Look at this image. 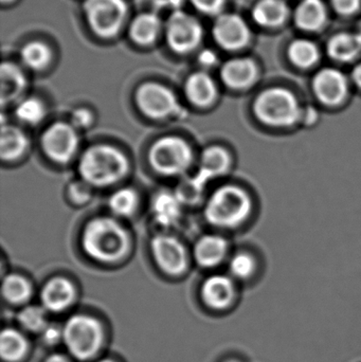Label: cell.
Here are the masks:
<instances>
[{"mask_svg": "<svg viewBox=\"0 0 361 362\" xmlns=\"http://www.w3.org/2000/svg\"><path fill=\"white\" fill-rule=\"evenodd\" d=\"M184 208L175 192L161 191L153 198L150 212L159 227L171 229L179 223Z\"/></svg>", "mask_w": 361, "mask_h": 362, "instance_id": "14", "label": "cell"}, {"mask_svg": "<svg viewBox=\"0 0 361 362\" xmlns=\"http://www.w3.org/2000/svg\"><path fill=\"white\" fill-rule=\"evenodd\" d=\"M2 2H10V1H12V0H1Z\"/></svg>", "mask_w": 361, "mask_h": 362, "instance_id": "45", "label": "cell"}, {"mask_svg": "<svg viewBox=\"0 0 361 362\" xmlns=\"http://www.w3.org/2000/svg\"><path fill=\"white\" fill-rule=\"evenodd\" d=\"M42 339L46 344H55L59 339H63V329L55 325H47L42 331Z\"/></svg>", "mask_w": 361, "mask_h": 362, "instance_id": "39", "label": "cell"}, {"mask_svg": "<svg viewBox=\"0 0 361 362\" xmlns=\"http://www.w3.org/2000/svg\"><path fill=\"white\" fill-rule=\"evenodd\" d=\"M220 76L230 88H247L256 81V64L249 59H231L223 66Z\"/></svg>", "mask_w": 361, "mask_h": 362, "instance_id": "20", "label": "cell"}, {"mask_svg": "<svg viewBox=\"0 0 361 362\" xmlns=\"http://www.w3.org/2000/svg\"><path fill=\"white\" fill-rule=\"evenodd\" d=\"M169 46L177 53L194 50L203 38V28L192 15L176 11L170 16L165 28Z\"/></svg>", "mask_w": 361, "mask_h": 362, "instance_id": "11", "label": "cell"}, {"mask_svg": "<svg viewBox=\"0 0 361 362\" xmlns=\"http://www.w3.org/2000/svg\"><path fill=\"white\" fill-rule=\"evenodd\" d=\"M360 0H333L335 8L341 14H351L360 6Z\"/></svg>", "mask_w": 361, "mask_h": 362, "instance_id": "40", "label": "cell"}, {"mask_svg": "<svg viewBox=\"0 0 361 362\" xmlns=\"http://www.w3.org/2000/svg\"><path fill=\"white\" fill-rule=\"evenodd\" d=\"M2 296L12 304L27 302L32 295V286L27 278L18 274H8L2 279Z\"/></svg>", "mask_w": 361, "mask_h": 362, "instance_id": "28", "label": "cell"}, {"mask_svg": "<svg viewBox=\"0 0 361 362\" xmlns=\"http://www.w3.org/2000/svg\"><path fill=\"white\" fill-rule=\"evenodd\" d=\"M206 187L207 185L194 175L193 177L184 178L177 185L175 193L184 206H194L203 199Z\"/></svg>", "mask_w": 361, "mask_h": 362, "instance_id": "33", "label": "cell"}, {"mask_svg": "<svg viewBox=\"0 0 361 362\" xmlns=\"http://www.w3.org/2000/svg\"><path fill=\"white\" fill-rule=\"evenodd\" d=\"M27 351V341L19 332L13 329H4L0 337V353L6 361H17L23 358Z\"/></svg>", "mask_w": 361, "mask_h": 362, "instance_id": "30", "label": "cell"}, {"mask_svg": "<svg viewBox=\"0 0 361 362\" xmlns=\"http://www.w3.org/2000/svg\"><path fill=\"white\" fill-rule=\"evenodd\" d=\"M69 123L76 131H85L93 127L95 123V115L88 108H76L70 112Z\"/></svg>", "mask_w": 361, "mask_h": 362, "instance_id": "37", "label": "cell"}, {"mask_svg": "<svg viewBox=\"0 0 361 362\" xmlns=\"http://www.w3.org/2000/svg\"><path fill=\"white\" fill-rule=\"evenodd\" d=\"M135 100L140 112L152 120L179 118L184 114L175 93L159 83L142 84L136 91Z\"/></svg>", "mask_w": 361, "mask_h": 362, "instance_id": "7", "label": "cell"}, {"mask_svg": "<svg viewBox=\"0 0 361 362\" xmlns=\"http://www.w3.org/2000/svg\"><path fill=\"white\" fill-rule=\"evenodd\" d=\"M76 298L74 285L64 276H54L44 285L40 293L45 310L59 313L69 308Z\"/></svg>", "mask_w": 361, "mask_h": 362, "instance_id": "15", "label": "cell"}, {"mask_svg": "<svg viewBox=\"0 0 361 362\" xmlns=\"http://www.w3.org/2000/svg\"><path fill=\"white\" fill-rule=\"evenodd\" d=\"M251 210V198L247 192L237 185H226L209 196L203 215L214 227L235 228L248 218Z\"/></svg>", "mask_w": 361, "mask_h": 362, "instance_id": "3", "label": "cell"}, {"mask_svg": "<svg viewBox=\"0 0 361 362\" xmlns=\"http://www.w3.org/2000/svg\"><path fill=\"white\" fill-rule=\"evenodd\" d=\"M21 59L31 69H44L50 62L51 51L42 42H29L21 50Z\"/></svg>", "mask_w": 361, "mask_h": 362, "instance_id": "32", "label": "cell"}, {"mask_svg": "<svg viewBox=\"0 0 361 362\" xmlns=\"http://www.w3.org/2000/svg\"><path fill=\"white\" fill-rule=\"evenodd\" d=\"M99 362H114V361H99Z\"/></svg>", "mask_w": 361, "mask_h": 362, "instance_id": "46", "label": "cell"}, {"mask_svg": "<svg viewBox=\"0 0 361 362\" xmlns=\"http://www.w3.org/2000/svg\"><path fill=\"white\" fill-rule=\"evenodd\" d=\"M187 99L197 107H208L215 101L218 88L213 78L206 72L191 74L184 85Z\"/></svg>", "mask_w": 361, "mask_h": 362, "instance_id": "19", "label": "cell"}, {"mask_svg": "<svg viewBox=\"0 0 361 362\" xmlns=\"http://www.w3.org/2000/svg\"><path fill=\"white\" fill-rule=\"evenodd\" d=\"M193 6L206 14H214L222 8L225 0H191Z\"/></svg>", "mask_w": 361, "mask_h": 362, "instance_id": "38", "label": "cell"}, {"mask_svg": "<svg viewBox=\"0 0 361 362\" xmlns=\"http://www.w3.org/2000/svg\"><path fill=\"white\" fill-rule=\"evenodd\" d=\"M358 35H360L361 37V27H360V33H358Z\"/></svg>", "mask_w": 361, "mask_h": 362, "instance_id": "47", "label": "cell"}, {"mask_svg": "<svg viewBox=\"0 0 361 362\" xmlns=\"http://www.w3.org/2000/svg\"><path fill=\"white\" fill-rule=\"evenodd\" d=\"M78 131L69 122L49 125L40 137V148L45 156L57 165L70 163L78 153Z\"/></svg>", "mask_w": 361, "mask_h": 362, "instance_id": "9", "label": "cell"}, {"mask_svg": "<svg viewBox=\"0 0 361 362\" xmlns=\"http://www.w3.org/2000/svg\"><path fill=\"white\" fill-rule=\"evenodd\" d=\"M328 50L337 61H350L361 50V37L358 34H337L329 42Z\"/></svg>", "mask_w": 361, "mask_h": 362, "instance_id": "26", "label": "cell"}, {"mask_svg": "<svg viewBox=\"0 0 361 362\" xmlns=\"http://www.w3.org/2000/svg\"><path fill=\"white\" fill-rule=\"evenodd\" d=\"M129 171L126 155L110 144L89 146L78 161V176L93 189L112 187L124 180Z\"/></svg>", "mask_w": 361, "mask_h": 362, "instance_id": "2", "label": "cell"}, {"mask_svg": "<svg viewBox=\"0 0 361 362\" xmlns=\"http://www.w3.org/2000/svg\"><path fill=\"white\" fill-rule=\"evenodd\" d=\"M216 42L228 50H237L247 44L249 30L245 21L235 14H224L216 19L213 25Z\"/></svg>", "mask_w": 361, "mask_h": 362, "instance_id": "12", "label": "cell"}, {"mask_svg": "<svg viewBox=\"0 0 361 362\" xmlns=\"http://www.w3.org/2000/svg\"><path fill=\"white\" fill-rule=\"evenodd\" d=\"M229 270L235 278L239 279V280H245L251 276L256 270V262H254V257L248 253H237L231 257Z\"/></svg>", "mask_w": 361, "mask_h": 362, "instance_id": "35", "label": "cell"}, {"mask_svg": "<svg viewBox=\"0 0 361 362\" xmlns=\"http://www.w3.org/2000/svg\"><path fill=\"white\" fill-rule=\"evenodd\" d=\"M316 118H317V112L314 110H309L305 114V121L307 123H314L315 122Z\"/></svg>", "mask_w": 361, "mask_h": 362, "instance_id": "43", "label": "cell"}, {"mask_svg": "<svg viewBox=\"0 0 361 362\" xmlns=\"http://www.w3.org/2000/svg\"><path fill=\"white\" fill-rule=\"evenodd\" d=\"M81 244L87 257L103 264H112L126 257L131 238L122 223L107 216L95 217L83 230Z\"/></svg>", "mask_w": 361, "mask_h": 362, "instance_id": "1", "label": "cell"}, {"mask_svg": "<svg viewBox=\"0 0 361 362\" xmlns=\"http://www.w3.org/2000/svg\"><path fill=\"white\" fill-rule=\"evenodd\" d=\"M201 62L203 65L205 66H212L215 64L216 57L214 55L213 52H210V51H206V52L201 53Z\"/></svg>", "mask_w": 361, "mask_h": 362, "instance_id": "41", "label": "cell"}, {"mask_svg": "<svg viewBox=\"0 0 361 362\" xmlns=\"http://www.w3.org/2000/svg\"><path fill=\"white\" fill-rule=\"evenodd\" d=\"M313 86L319 101L326 105H338L348 93L347 78L338 70L331 68L321 70L315 76Z\"/></svg>", "mask_w": 361, "mask_h": 362, "instance_id": "13", "label": "cell"}, {"mask_svg": "<svg viewBox=\"0 0 361 362\" xmlns=\"http://www.w3.org/2000/svg\"><path fill=\"white\" fill-rule=\"evenodd\" d=\"M228 253V243L218 234L201 236L194 246L195 261L201 268H214L220 265Z\"/></svg>", "mask_w": 361, "mask_h": 362, "instance_id": "18", "label": "cell"}, {"mask_svg": "<svg viewBox=\"0 0 361 362\" xmlns=\"http://www.w3.org/2000/svg\"><path fill=\"white\" fill-rule=\"evenodd\" d=\"M231 156L226 148L213 146L205 148L199 160L196 177L206 185L210 180L225 175L230 169Z\"/></svg>", "mask_w": 361, "mask_h": 362, "instance_id": "16", "label": "cell"}, {"mask_svg": "<svg viewBox=\"0 0 361 362\" xmlns=\"http://www.w3.org/2000/svg\"><path fill=\"white\" fill-rule=\"evenodd\" d=\"M139 196L133 187H121L107 200L108 209L117 217H131L137 210Z\"/></svg>", "mask_w": 361, "mask_h": 362, "instance_id": "27", "label": "cell"}, {"mask_svg": "<svg viewBox=\"0 0 361 362\" xmlns=\"http://www.w3.org/2000/svg\"><path fill=\"white\" fill-rule=\"evenodd\" d=\"M84 12L91 30L101 37L110 38L120 31L127 6L124 0H86Z\"/></svg>", "mask_w": 361, "mask_h": 362, "instance_id": "8", "label": "cell"}, {"mask_svg": "<svg viewBox=\"0 0 361 362\" xmlns=\"http://www.w3.org/2000/svg\"><path fill=\"white\" fill-rule=\"evenodd\" d=\"M231 362H237V361H231Z\"/></svg>", "mask_w": 361, "mask_h": 362, "instance_id": "48", "label": "cell"}, {"mask_svg": "<svg viewBox=\"0 0 361 362\" xmlns=\"http://www.w3.org/2000/svg\"><path fill=\"white\" fill-rule=\"evenodd\" d=\"M254 110L261 122L275 127H292L302 118L298 100L284 88L263 91L254 102Z\"/></svg>", "mask_w": 361, "mask_h": 362, "instance_id": "5", "label": "cell"}, {"mask_svg": "<svg viewBox=\"0 0 361 362\" xmlns=\"http://www.w3.org/2000/svg\"><path fill=\"white\" fill-rule=\"evenodd\" d=\"M286 15L288 8L282 0H260L252 12L254 21L264 27L281 25Z\"/></svg>", "mask_w": 361, "mask_h": 362, "instance_id": "25", "label": "cell"}, {"mask_svg": "<svg viewBox=\"0 0 361 362\" xmlns=\"http://www.w3.org/2000/svg\"><path fill=\"white\" fill-rule=\"evenodd\" d=\"M148 160L155 173L167 177L184 175L194 163L188 141L177 136H165L150 146Z\"/></svg>", "mask_w": 361, "mask_h": 362, "instance_id": "4", "label": "cell"}, {"mask_svg": "<svg viewBox=\"0 0 361 362\" xmlns=\"http://www.w3.org/2000/svg\"><path fill=\"white\" fill-rule=\"evenodd\" d=\"M46 362H69L67 359L64 356H61V355H52V356L49 357L47 359Z\"/></svg>", "mask_w": 361, "mask_h": 362, "instance_id": "44", "label": "cell"}, {"mask_svg": "<svg viewBox=\"0 0 361 362\" xmlns=\"http://www.w3.org/2000/svg\"><path fill=\"white\" fill-rule=\"evenodd\" d=\"M201 298L209 308L224 310L235 298V284L229 276L214 274L203 283Z\"/></svg>", "mask_w": 361, "mask_h": 362, "instance_id": "17", "label": "cell"}, {"mask_svg": "<svg viewBox=\"0 0 361 362\" xmlns=\"http://www.w3.org/2000/svg\"><path fill=\"white\" fill-rule=\"evenodd\" d=\"M29 144V138L19 127L2 124L0 137V157L2 161L12 163L20 158L27 152Z\"/></svg>", "mask_w": 361, "mask_h": 362, "instance_id": "21", "label": "cell"}, {"mask_svg": "<svg viewBox=\"0 0 361 362\" xmlns=\"http://www.w3.org/2000/svg\"><path fill=\"white\" fill-rule=\"evenodd\" d=\"M288 54L295 65L302 68L314 65L319 57L316 45L307 40H297L292 42Z\"/></svg>", "mask_w": 361, "mask_h": 362, "instance_id": "31", "label": "cell"}, {"mask_svg": "<svg viewBox=\"0 0 361 362\" xmlns=\"http://www.w3.org/2000/svg\"><path fill=\"white\" fill-rule=\"evenodd\" d=\"M25 78L21 70L12 63L1 66V105L17 101L25 89Z\"/></svg>", "mask_w": 361, "mask_h": 362, "instance_id": "22", "label": "cell"}, {"mask_svg": "<svg viewBox=\"0 0 361 362\" xmlns=\"http://www.w3.org/2000/svg\"><path fill=\"white\" fill-rule=\"evenodd\" d=\"M150 246L153 259L163 274L177 276L186 272L189 265L188 252L177 238L170 234H156Z\"/></svg>", "mask_w": 361, "mask_h": 362, "instance_id": "10", "label": "cell"}, {"mask_svg": "<svg viewBox=\"0 0 361 362\" xmlns=\"http://www.w3.org/2000/svg\"><path fill=\"white\" fill-rule=\"evenodd\" d=\"M14 115L19 122L30 127L40 124L46 118V107L37 98H25L15 106Z\"/></svg>", "mask_w": 361, "mask_h": 362, "instance_id": "29", "label": "cell"}, {"mask_svg": "<svg viewBox=\"0 0 361 362\" xmlns=\"http://www.w3.org/2000/svg\"><path fill=\"white\" fill-rule=\"evenodd\" d=\"M353 80L358 86L361 87V64L354 69L353 71Z\"/></svg>", "mask_w": 361, "mask_h": 362, "instance_id": "42", "label": "cell"}, {"mask_svg": "<svg viewBox=\"0 0 361 362\" xmlns=\"http://www.w3.org/2000/svg\"><path fill=\"white\" fill-rule=\"evenodd\" d=\"M326 6L321 0H303L296 11V23L304 30H317L326 21Z\"/></svg>", "mask_w": 361, "mask_h": 362, "instance_id": "24", "label": "cell"}, {"mask_svg": "<svg viewBox=\"0 0 361 362\" xmlns=\"http://www.w3.org/2000/svg\"><path fill=\"white\" fill-rule=\"evenodd\" d=\"M160 19L153 13L138 15L131 25L129 33L134 42L146 46L155 42L160 31Z\"/></svg>", "mask_w": 361, "mask_h": 362, "instance_id": "23", "label": "cell"}, {"mask_svg": "<svg viewBox=\"0 0 361 362\" xmlns=\"http://www.w3.org/2000/svg\"><path fill=\"white\" fill-rule=\"evenodd\" d=\"M66 193H67L68 199L72 204L83 206V204H88L93 198V187L80 178V180H74L68 183Z\"/></svg>", "mask_w": 361, "mask_h": 362, "instance_id": "36", "label": "cell"}, {"mask_svg": "<svg viewBox=\"0 0 361 362\" xmlns=\"http://www.w3.org/2000/svg\"><path fill=\"white\" fill-rule=\"evenodd\" d=\"M102 327L99 321L84 315H76L66 322L63 340L76 358L88 359L101 346Z\"/></svg>", "mask_w": 361, "mask_h": 362, "instance_id": "6", "label": "cell"}, {"mask_svg": "<svg viewBox=\"0 0 361 362\" xmlns=\"http://www.w3.org/2000/svg\"><path fill=\"white\" fill-rule=\"evenodd\" d=\"M18 322L30 332H42L47 327L46 312L40 306L30 305L18 314Z\"/></svg>", "mask_w": 361, "mask_h": 362, "instance_id": "34", "label": "cell"}]
</instances>
